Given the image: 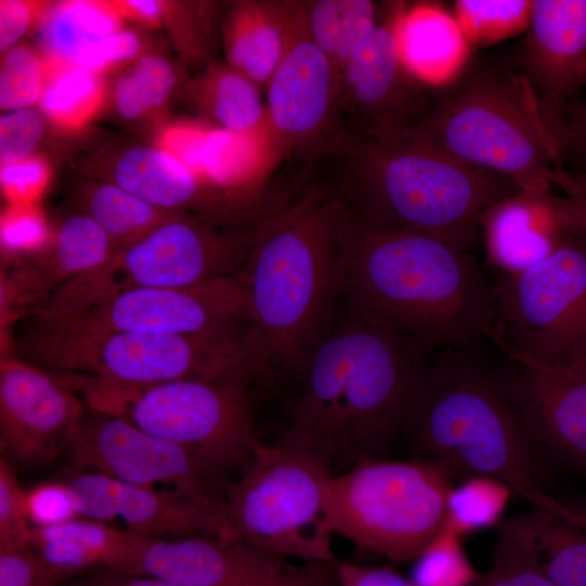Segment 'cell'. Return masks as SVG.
Returning a JSON list of instances; mask_svg holds the SVG:
<instances>
[{
	"label": "cell",
	"mask_w": 586,
	"mask_h": 586,
	"mask_svg": "<svg viewBox=\"0 0 586 586\" xmlns=\"http://www.w3.org/2000/svg\"><path fill=\"white\" fill-rule=\"evenodd\" d=\"M436 351L339 304L297 371L300 387L273 443L313 453L332 469L383 458Z\"/></svg>",
	"instance_id": "obj_1"
},
{
	"label": "cell",
	"mask_w": 586,
	"mask_h": 586,
	"mask_svg": "<svg viewBox=\"0 0 586 586\" xmlns=\"http://www.w3.org/2000/svg\"><path fill=\"white\" fill-rule=\"evenodd\" d=\"M340 304L437 349L492 342L497 281L469 251L345 207Z\"/></svg>",
	"instance_id": "obj_2"
},
{
	"label": "cell",
	"mask_w": 586,
	"mask_h": 586,
	"mask_svg": "<svg viewBox=\"0 0 586 586\" xmlns=\"http://www.w3.org/2000/svg\"><path fill=\"white\" fill-rule=\"evenodd\" d=\"M321 157L348 212L457 251L476 243L488 208L523 190L458 160L420 129L379 138L345 127Z\"/></svg>",
	"instance_id": "obj_3"
},
{
	"label": "cell",
	"mask_w": 586,
	"mask_h": 586,
	"mask_svg": "<svg viewBox=\"0 0 586 586\" xmlns=\"http://www.w3.org/2000/svg\"><path fill=\"white\" fill-rule=\"evenodd\" d=\"M344 214L329 181L267 208L255 221L237 278L253 337L276 370L297 372L337 310Z\"/></svg>",
	"instance_id": "obj_4"
},
{
	"label": "cell",
	"mask_w": 586,
	"mask_h": 586,
	"mask_svg": "<svg viewBox=\"0 0 586 586\" xmlns=\"http://www.w3.org/2000/svg\"><path fill=\"white\" fill-rule=\"evenodd\" d=\"M485 344L435 352L402 436L416 458L435 461L454 476L501 480L534 508L556 512L560 500L539 482L537 451L507 387L500 357L485 351Z\"/></svg>",
	"instance_id": "obj_5"
},
{
	"label": "cell",
	"mask_w": 586,
	"mask_h": 586,
	"mask_svg": "<svg viewBox=\"0 0 586 586\" xmlns=\"http://www.w3.org/2000/svg\"><path fill=\"white\" fill-rule=\"evenodd\" d=\"M419 129L458 160L523 190L570 188L535 97L513 63L472 55L453 81L435 90Z\"/></svg>",
	"instance_id": "obj_6"
},
{
	"label": "cell",
	"mask_w": 586,
	"mask_h": 586,
	"mask_svg": "<svg viewBox=\"0 0 586 586\" xmlns=\"http://www.w3.org/2000/svg\"><path fill=\"white\" fill-rule=\"evenodd\" d=\"M16 355L89 379L87 386L135 388L184 379L273 382L251 329L196 335L77 332L34 324Z\"/></svg>",
	"instance_id": "obj_7"
},
{
	"label": "cell",
	"mask_w": 586,
	"mask_h": 586,
	"mask_svg": "<svg viewBox=\"0 0 586 586\" xmlns=\"http://www.w3.org/2000/svg\"><path fill=\"white\" fill-rule=\"evenodd\" d=\"M453 474L422 458H369L331 476L328 525L360 550L393 562L417 559L446 525Z\"/></svg>",
	"instance_id": "obj_8"
},
{
	"label": "cell",
	"mask_w": 586,
	"mask_h": 586,
	"mask_svg": "<svg viewBox=\"0 0 586 586\" xmlns=\"http://www.w3.org/2000/svg\"><path fill=\"white\" fill-rule=\"evenodd\" d=\"M332 475L313 453L263 443L228 487L231 537L289 559L334 561L326 514Z\"/></svg>",
	"instance_id": "obj_9"
},
{
	"label": "cell",
	"mask_w": 586,
	"mask_h": 586,
	"mask_svg": "<svg viewBox=\"0 0 586 586\" xmlns=\"http://www.w3.org/2000/svg\"><path fill=\"white\" fill-rule=\"evenodd\" d=\"M250 385L184 379L135 388L87 386L86 403L208 460L241 471L262 446Z\"/></svg>",
	"instance_id": "obj_10"
},
{
	"label": "cell",
	"mask_w": 586,
	"mask_h": 586,
	"mask_svg": "<svg viewBox=\"0 0 586 586\" xmlns=\"http://www.w3.org/2000/svg\"><path fill=\"white\" fill-rule=\"evenodd\" d=\"M499 352L538 364L586 355V229L546 259L497 281Z\"/></svg>",
	"instance_id": "obj_11"
},
{
	"label": "cell",
	"mask_w": 586,
	"mask_h": 586,
	"mask_svg": "<svg viewBox=\"0 0 586 586\" xmlns=\"http://www.w3.org/2000/svg\"><path fill=\"white\" fill-rule=\"evenodd\" d=\"M254 228L255 222L229 233L179 213L116 252L102 268L62 286L58 300L69 305L131 288H187L238 276Z\"/></svg>",
	"instance_id": "obj_12"
},
{
	"label": "cell",
	"mask_w": 586,
	"mask_h": 586,
	"mask_svg": "<svg viewBox=\"0 0 586 586\" xmlns=\"http://www.w3.org/2000/svg\"><path fill=\"white\" fill-rule=\"evenodd\" d=\"M35 324L77 332L196 335L250 328L237 276L187 288H131L41 310Z\"/></svg>",
	"instance_id": "obj_13"
},
{
	"label": "cell",
	"mask_w": 586,
	"mask_h": 586,
	"mask_svg": "<svg viewBox=\"0 0 586 586\" xmlns=\"http://www.w3.org/2000/svg\"><path fill=\"white\" fill-rule=\"evenodd\" d=\"M103 569L189 586H340L336 560L289 559L232 537L158 539L127 532Z\"/></svg>",
	"instance_id": "obj_14"
},
{
	"label": "cell",
	"mask_w": 586,
	"mask_h": 586,
	"mask_svg": "<svg viewBox=\"0 0 586 586\" xmlns=\"http://www.w3.org/2000/svg\"><path fill=\"white\" fill-rule=\"evenodd\" d=\"M67 453L74 469L140 486L169 485L225 512L227 471L111 411L86 403Z\"/></svg>",
	"instance_id": "obj_15"
},
{
	"label": "cell",
	"mask_w": 586,
	"mask_h": 586,
	"mask_svg": "<svg viewBox=\"0 0 586 586\" xmlns=\"http://www.w3.org/2000/svg\"><path fill=\"white\" fill-rule=\"evenodd\" d=\"M339 89L345 127L379 138L419 129L436 90L403 65L388 11L346 64Z\"/></svg>",
	"instance_id": "obj_16"
},
{
	"label": "cell",
	"mask_w": 586,
	"mask_h": 586,
	"mask_svg": "<svg viewBox=\"0 0 586 586\" xmlns=\"http://www.w3.org/2000/svg\"><path fill=\"white\" fill-rule=\"evenodd\" d=\"M86 402L56 377L25 359L0 364V446L10 462L36 468L52 463L80 423Z\"/></svg>",
	"instance_id": "obj_17"
},
{
	"label": "cell",
	"mask_w": 586,
	"mask_h": 586,
	"mask_svg": "<svg viewBox=\"0 0 586 586\" xmlns=\"http://www.w3.org/2000/svg\"><path fill=\"white\" fill-rule=\"evenodd\" d=\"M265 89L270 127L283 158L293 153L321 157L344 130L339 79L302 23Z\"/></svg>",
	"instance_id": "obj_18"
},
{
	"label": "cell",
	"mask_w": 586,
	"mask_h": 586,
	"mask_svg": "<svg viewBox=\"0 0 586 586\" xmlns=\"http://www.w3.org/2000/svg\"><path fill=\"white\" fill-rule=\"evenodd\" d=\"M499 355L507 387L536 451L586 471V355L551 364Z\"/></svg>",
	"instance_id": "obj_19"
},
{
	"label": "cell",
	"mask_w": 586,
	"mask_h": 586,
	"mask_svg": "<svg viewBox=\"0 0 586 586\" xmlns=\"http://www.w3.org/2000/svg\"><path fill=\"white\" fill-rule=\"evenodd\" d=\"M58 479L72 489L80 517L104 523L120 521L131 534L158 539L231 537L224 511L177 492L78 469L64 471Z\"/></svg>",
	"instance_id": "obj_20"
},
{
	"label": "cell",
	"mask_w": 586,
	"mask_h": 586,
	"mask_svg": "<svg viewBox=\"0 0 586 586\" xmlns=\"http://www.w3.org/2000/svg\"><path fill=\"white\" fill-rule=\"evenodd\" d=\"M512 63L528 84L553 138L563 112L579 101L586 82V0H534Z\"/></svg>",
	"instance_id": "obj_21"
},
{
	"label": "cell",
	"mask_w": 586,
	"mask_h": 586,
	"mask_svg": "<svg viewBox=\"0 0 586 586\" xmlns=\"http://www.w3.org/2000/svg\"><path fill=\"white\" fill-rule=\"evenodd\" d=\"M584 207L550 191L521 192L491 208L481 234L493 266L501 276L523 271L549 257L571 234L586 229Z\"/></svg>",
	"instance_id": "obj_22"
},
{
	"label": "cell",
	"mask_w": 586,
	"mask_h": 586,
	"mask_svg": "<svg viewBox=\"0 0 586 586\" xmlns=\"http://www.w3.org/2000/svg\"><path fill=\"white\" fill-rule=\"evenodd\" d=\"M387 11L399 59L420 82L446 86L472 58L454 14L441 3L392 2Z\"/></svg>",
	"instance_id": "obj_23"
},
{
	"label": "cell",
	"mask_w": 586,
	"mask_h": 586,
	"mask_svg": "<svg viewBox=\"0 0 586 586\" xmlns=\"http://www.w3.org/2000/svg\"><path fill=\"white\" fill-rule=\"evenodd\" d=\"M300 29V0L238 1L222 30L227 63L265 87Z\"/></svg>",
	"instance_id": "obj_24"
},
{
	"label": "cell",
	"mask_w": 586,
	"mask_h": 586,
	"mask_svg": "<svg viewBox=\"0 0 586 586\" xmlns=\"http://www.w3.org/2000/svg\"><path fill=\"white\" fill-rule=\"evenodd\" d=\"M114 254L103 228L85 213L74 214L61 222L49 247L21 267L22 294L37 305L63 285L102 268Z\"/></svg>",
	"instance_id": "obj_25"
},
{
	"label": "cell",
	"mask_w": 586,
	"mask_h": 586,
	"mask_svg": "<svg viewBox=\"0 0 586 586\" xmlns=\"http://www.w3.org/2000/svg\"><path fill=\"white\" fill-rule=\"evenodd\" d=\"M283 160L270 123L247 132L206 128L198 177L222 189L258 182Z\"/></svg>",
	"instance_id": "obj_26"
},
{
	"label": "cell",
	"mask_w": 586,
	"mask_h": 586,
	"mask_svg": "<svg viewBox=\"0 0 586 586\" xmlns=\"http://www.w3.org/2000/svg\"><path fill=\"white\" fill-rule=\"evenodd\" d=\"M111 182L157 208L174 213L196 204L204 183L175 156L148 145L125 151L114 166Z\"/></svg>",
	"instance_id": "obj_27"
},
{
	"label": "cell",
	"mask_w": 586,
	"mask_h": 586,
	"mask_svg": "<svg viewBox=\"0 0 586 586\" xmlns=\"http://www.w3.org/2000/svg\"><path fill=\"white\" fill-rule=\"evenodd\" d=\"M125 535L126 531L104 522L78 517L56 525L34 527L30 545L59 586L104 568Z\"/></svg>",
	"instance_id": "obj_28"
},
{
	"label": "cell",
	"mask_w": 586,
	"mask_h": 586,
	"mask_svg": "<svg viewBox=\"0 0 586 586\" xmlns=\"http://www.w3.org/2000/svg\"><path fill=\"white\" fill-rule=\"evenodd\" d=\"M306 36L326 55L337 79L346 64L380 23L370 0H300Z\"/></svg>",
	"instance_id": "obj_29"
},
{
	"label": "cell",
	"mask_w": 586,
	"mask_h": 586,
	"mask_svg": "<svg viewBox=\"0 0 586 586\" xmlns=\"http://www.w3.org/2000/svg\"><path fill=\"white\" fill-rule=\"evenodd\" d=\"M116 3L64 1L44 8L39 18V44L50 65H72L99 40L120 30Z\"/></svg>",
	"instance_id": "obj_30"
},
{
	"label": "cell",
	"mask_w": 586,
	"mask_h": 586,
	"mask_svg": "<svg viewBox=\"0 0 586 586\" xmlns=\"http://www.w3.org/2000/svg\"><path fill=\"white\" fill-rule=\"evenodd\" d=\"M542 572L559 586H586V530L547 510L515 517Z\"/></svg>",
	"instance_id": "obj_31"
},
{
	"label": "cell",
	"mask_w": 586,
	"mask_h": 586,
	"mask_svg": "<svg viewBox=\"0 0 586 586\" xmlns=\"http://www.w3.org/2000/svg\"><path fill=\"white\" fill-rule=\"evenodd\" d=\"M259 87L228 63H215L192 82L191 91L200 110L219 128L247 132L269 123Z\"/></svg>",
	"instance_id": "obj_32"
},
{
	"label": "cell",
	"mask_w": 586,
	"mask_h": 586,
	"mask_svg": "<svg viewBox=\"0 0 586 586\" xmlns=\"http://www.w3.org/2000/svg\"><path fill=\"white\" fill-rule=\"evenodd\" d=\"M84 206L85 214L109 234L115 253L179 214L157 208L112 182L92 187Z\"/></svg>",
	"instance_id": "obj_33"
},
{
	"label": "cell",
	"mask_w": 586,
	"mask_h": 586,
	"mask_svg": "<svg viewBox=\"0 0 586 586\" xmlns=\"http://www.w3.org/2000/svg\"><path fill=\"white\" fill-rule=\"evenodd\" d=\"M48 71L39 101L41 110L56 126L82 127L98 113L104 100L101 76L74 65L48 64Z\"/></svg>",
	"instance_id": "obj_34"
},
{
	"label": "cell",
	"mask_w": 586,
	"mask_h": 586,
	"mask_svg": "<svg viewBox=\"0 0 586 586\" xmlns=\"http://www.w3.org/2000/svg\"><path fill=\"white\" fill-rule=\"evenodd\" d=\"M534 0H457L453 14L473 52L525 33Z\"/></svg>",
	"instance_id": "obj_35"
},
{
	"label": "cell",
	"mask_w": 586,
	"mask_h": 586,
	"mask_svg": "<svg viewBox=\"0 0 586 586\" xmlns=\"http://www.w3.org/2000/svg\"><path fill=\"white\" fill-rule=\"evenodd\" d=\"M511 487L492 476H470L454 486L447 498L446 525L461 536L495 526L502 517Z\"/></svg>",
	"instance_id": "obj_36"
},
{
	"label": "cell",
	"mask_w": 586,
	"mask_h": 586,
	"mask_svg": "<svg viewBox=\"0 0 586 586\" xmlns=\"http://www.w3.org/2000/svg\"><path fill=\"white\" fill-rule=\"evenodd\" d=\"M177 82L173 65L163 56L138 59L115 82L113 102L125 119H138L161 106Z\"/></svg>",
	"instance_id": "obj_37"
},
{
	"label": "cell",
	"mask_w": 586,
	"mask_h": 586,
	"mask_svg": "<svg viewBox=\"0 0 586 586\" xmlns=\"http://www.w3.org/2000/svg\"><path fill=\"white\" fill-rule=\"evenodd\" d=\"M473 586H559L539 569L517 518L501 524L489 569Z\"/></svg>",
	"instance_id": "obj_38"
},
{
	"label": "cell",
	"mask_w": 586,
	"mask_h": 586,
	"mask_svg": "<svg viewBox=\"0 0 586 586\" xmlns=\"http://www.w3.org/2000/svg\"><path fill=\"white\" fill-rule=\"evenodd\" d=\"M461 538L458 532L445 525L417 558L411 581L417 586H473L480 573L466 556Z\"/></svg>",
	"instance_id": "obj_39"
},
{
	"label": "cell",
	"mask_w": 586,
	"mask_h": 586,
	"mask_svg": "<svg viewBox=\"0 0 586 586\" xmlns=\"http://www.w3.org/2000/svg\"><path fill=\"white\" fill-rule=\"evenodd\" d=\"M48 64L37 51L17 46L4 53L0 69V107L29 109L39 102L48 79Z\"/></svg>",
	"instance_id": "obj_40"
},
{
	"label": "cell",
	"mask_w": 586,
	"mask_h": 586,
	"mask_svg": "<svg viewBox=\"0 0 586 586\" xmlns=\"http://www.w3.org/2000/svg\"><path fill=\"white\" fill-rule=\"evenodd\" d=\"M33 525L26 491L20 484L12 463L0 458V546H31Z\"/></svg>",
	"instance_id": "obj_41"
},
{
	"label": "cell",
	"mask_w": 586,
	"mask_h": 586,
	"mask_svg": "<svg viewBox=\"0 0 586 586\" xmlns=\"http://www.w3.org/2000/svg\"><path fill=\"white\" fill-rule=\"evenodd\" d=\"M26 497L33 527L56 525L80 517L75 495L60 479L34 485L26 491Z\"/></svg>",
	"instance_id": "obj_42"
},
{
	"label": "cell",
	"mask_w": 586,
	"mask_h": 586,
	"mask_svg": "<svg viewBox=\"0 0 586 586\" xmlns=\"http://www.w3.org/2000/svg\"><path fill=\"white\" fill-rule=\"evenodd\" d=\"M42 117L34 110L22 109L0 117L1 165L31 156L43 135Z\"/></svg>",
	"instance_id": "obj_43"
},
{
	"label": "cell",
	"mask_w": 586,
	"mask_h": 586,
	"mask_svg": "<svg viewBox=\"0 0 586 586\" xmlns=\"http://www.w3.org/2000/svg\"><path fill=\"white\" fill-rule=\"evenodd\" d=\"M0 586H58L31 546H0Z\"/></svg>",
	"instance_id": "obj_44"
},
{
	"label": "cell",
	"mask_w": 586,
	"mask_h": 586,
	"mask_svg": "<svg viewBox=\"0 0 586 586\" xmlns=\"http://www.w3.org/2000/svg\"><path fill=\"white\" fill-rule=\"evenodd\" d=\"M140 39L130 30H118L82 51L72 65L101 75L102 72L135 58Z\"/></svg>",
	"instance_id": "obj_45"
},
{
	"label": "cell",
	"mask_w": 586,
	"mask_h": 586,
	"mask_svg": "<svg viewBox=\"0 0 586 586\" xmlns=\"http://www.w3.org/2000/svg\"><path fill=\"white\" fill-rule=\"evenodd\" d=\"M553 138L561 161L574 164L575 170L586 168V103L570 104L559 120Z\"/></svg>",
	"instance_id": "obj_46"
},
{
	"label": "cell",
	"mask_w": 586,
	"mask_h": 586,
	"mask_svg": "<svg viewBox=\"0 0 586 586\" xmlns=\"http://www.w3.org/2000/svg\"><path fill=\"white\" fill-rule=\"evenodd\" d=\"M49 168L44 161L30 156L26 160L1 165V183L14 198H29L38 193L48 181Z\"/></svg>",
	"instance_id": "obj_47"
},
{
	"label": "cell",
	"mask_w": 586,
	"mask_h": 586,
	"mask_svg": "<svg viewBox=\"0 0 586 586\" xmlns=\"http://www.w3.org/2000/svg\"><path fill=\"white\" fill-rule=\"evenodd\" d=\"M46 7L21 0L0 1V49L7 52L39 20Z\"/></svg>",
	"instance_id": "obj_48"
},
{
	"label": "cell",
	"mask_w": 586,
	"mask_h": 586,
	"mask_svg": "<svg viewBox=\"0 0 586 586\" xmlns=\"http://www.w3.org/2000/svg\"><path fill=\"white\" fill-rule=\"evenodd\" d=\"M336 573L340 586H417L387 568L336 561Z\"/></svg>",
	"instance_id": "obj_49"
},
{
	"label": "cell",
	"mask_w": 586,
	"mask_h": 586,
	"mask_svg": "<svg viewBox=\"0 0 586 586\" xmlns=\"http://www.w3.org/2000/svg\"><path fill=\"white\" fill-rule=\"evenodd\" d=\"M59 586H189L157 576L95 569L73 577Z\"/></svg>",
	"instance_id": "obj_50"
},
{
	"label": "cell",
	"mask_w": 586,
	"mask_h": 586,
	"mask_svg": "<svg viewBox=\"0 0 586 586\" xmlns=\"http://www.w3.org/2000/svg\"><path fill=\"white\" fill-rule=\"evenodd\" d=\"M122 15L130 16L144 23L154 24L161 21L165 5L161 1L136 0L116 3Z\"/></svg>",
	"instance_id": "obj_51"
},
{
	"label": "cell",
	"mask_w": 586,
	"mask_h": 586,
	"mask_svg": "<svg viewBox=\"0 0 586 586\" xmlns=\"http://www.w3.org/2000/svg\"><path fill=\"white\" fill-rule=\"evenodd\" d=\"M574 183V189L569 198L575 201H582L586 204V168L575 170L570 174Z\"/></svg>",
	"instance_id": "obj_52"
},
{
	"label": "cell",
	"mask_w": 586,
	"mask_h": 586,
	"mask_svg": "<svg viewBox=\"0 0 586 586\" xmlns=\"http://www.w3.org/2000/svg\"><path fill=\"white\" fill-rule=\"evenodd\" d=\"M558 513L576 522L577 524H579L582 527L586 530V511L585 510L576 509L565 504H562Z\"/></svg>",
	"instance_id": "obj_53"
},
{
	"label": "cell",
	"mask_w": 586,
	"mask_h": 586,
	"mask_svg": "<svg viewBox=\"0 0 586 586\" xmlns=\"http://www.w3.org/2000/svg\"><path fill=\"white\" fill-rule=\"evenodd\" d=\"M585 74H586V65H585Z\"/></svg>",
	"instance_id": "obj_54"
}]
</instances>
